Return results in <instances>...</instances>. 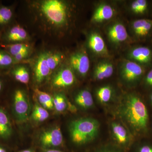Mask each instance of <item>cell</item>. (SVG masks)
Listing matches in <instances>:
<instances>
[{"label": "cell", "mask_w": 152, "mask_h": 152, "mask_svg": "<svg viewBox=\"0 0 152 152\" xmlns=\"http://www.w3.org/2000/svg\"><path fill=\"white\" fill-rule=\"evenodd\" d=\"M32 119L37 123H41L48 119L49 113L46 109L40 105L39 104L36 103L31 115Z\"/></svg>", "instance_id": "obj_19"}, {"label": "cell", "mask_w": 152, "mask_h": 152, "mask_svg": "<svg viewBox=\"0 0 152 152\" xmlns=\"http://www.w3.org/2000/svg\"><path fill=\"white\" fill-rule=\"evenodd\" d=\"M129 59L142 66L152 63V51L148 47L138 46L131 49L128 53Z\"/></svg>", "instance_id": "obj_8"}, {"label": "cell", "mask_w": 152, "mask_h": 152, "mask_svg": "<svg viewBox=\"0 0 152 152\" xmlns=\"http://www.w3.org/2000/svg\"><path fill=\"white\" fill-rule=\"evenodd\" d=\"M13 74L15 79L22 83L27 84L29 81V74L25 67L20 66L16 68L14 71Z\"/></svg>", "instance_id": "obj_22"}, {"label": "cell", "mask_w": 152, "mask_h": 152, "mask_svg": "<svg viewBox=\"0 0 152 152\" xmlns=\"http://www.w3.org/2000/svg\"><path fill=\"white\" fill-rule=\"evenodd\" d=\"M29 50H28L24 51L22 52V53H20L16 55L14 57V59L17 61H21L25 58H26L28 55Z\"/></svg>", "instance_id": "obj_33"}, {"label": "cell", "mask_w": 152, "mask_h": 152, "mask_svg": "<svg viewBox=\"0 0 152 152\" xmlns=\"http://www.w3.org/2000/svg\"><path fill=\"white\" fill-rule=\"evenodd\" d=\"M152 30V20H148V22L137 37L139 38H144L150 34Z\"/></svg>", "instance_id": "obj_29"}, {"label": "cell", "mask_w": 152, "mask_h": 152, "mask_svg": "<svg viewBox=\"0 0 152 152\" xmlns=\"http://www.w3.org/2000/svg\"><path fill=\"white\" fill-rule=\"evenodd\" d=\"M12 133V127L8 114L4 109L0 108V138L7 139Z\"/></svg>", "instance_id": "obj_16"}, {"label": "cell", "mask_w": 152, "mask_h": 152, "mask_svg": "<svg viewBox=\"0 0 152 152\" xmlns=\"http://www.w3.org/2000/svg\"><path fill=\"white\" fill-rule=\"evenodd\" d=\"M96 96L98 101L102 104L108 103L113 96L114 90L110 86H103L96 91Z\"/></svg>", "instance_id": "obj_18"}, {"label": "cell", "mask_w": 152, "mask_h": 152, "mask_svg": "<svg viewBox=\"0 0 152 152\" xmlns=\"http://www.w3.org/2000/svg\"><path fill=\"white\" fill-rule=\"evenodd\" d=\"M75 80V76L72 70L69 68H64L55 75L52 84L55 88H67L72 86Z\"/></svg>", "instance_id": "obj_11"}, {"label": "cell", "mask_w": 152, "mask_h": 152, "mask_svg": "<svg viewBox=\"0 0 152 152\" xmlns=\"http://www.w3.org/2000/svg\"><path fill=\"white\" fill-rule=\"evenodd\" d=\"M62 59L61 55L58 53L48 54L47 61L51 71L54 70L59 66Z\"/></svg>", "instance_id": "obj_25"}, {"label": "cell", "mask_w": 152, "mask_h": 152, "mask_svg": "<svg viewBox=\"0 0 152 152\" xmlns=\"http://www.w3.org/2000/svg\"><path fill=\"white\" fill-rule=\"evenodd\" d=\"M138 152H152V145L145 144L142 145L138 149Z\"/></svg>", "instance_id": "obj_32"}, {"label": "cell", "mask_w": 152, "mask_h": 152, "mask_svg": "<svg viewBox=\"0 0 152 152\" xmlns=\"http://www.w3.org/2000/svg\"><path fill=\"white\" fill-rule=\"evenodd\" d=\"M145 74L143 66L129 60L122 63L120 75L122 81L128 86H135L140 83Z\"/></svg>", "instance_id": "obj_4"}, {"label": "cell", "mask_w": 152, "mask_h": 152, "mask_svg": "<svg viewBox=\"0 0 152 152\" xmlns=\"http://www.w3.org/2000/svg\"><path fill=\"white\" fill-rule=\"evenodd\" d=\"M111 131L115 142L122 148H127L132 142V134L126 127L121 123L112 122Z\"/></svg>", "instance_id": "obj_7"}, {"label": "cell", "mask_w": 152, "mask_h": 152, "mask_svg": "<svg viewBox=\"0 0 152 152\" xmlns=\"http://www.w3.org/2000/svg\"><path fill=\"white\" fill-rule=\"evenodd\" d=\"M13 111L19 122H25L29 118L31 113L29 101L24 92L21 90H17L14 94Z\"/></svg>", "instance_id": "obj_5"}, {"label": "cell", "mask_w": 152, "mask_h": 152, "mask_svg": "<svg viewBox=\"0 0 152 152\" xmlns=\"http://www.w3.org/2000/svg\"><path fill=\"white\" fill-rule=\"evenodd\" d=\"M35 91L40 105L46 110H51L54 108L53 100L50 95L38 89H36Z\"/></svg>", "instance_id": "obj_20"}, {"label": "cell", "mask_w": 152, "mask_h": 152, "mask_svg": "<svg viewBox=\"0 0 152 152\" xmlns=\"http://www.w3.org/2000/svg\"><path fill=\"white\" fill-rule=\"evenodd\" d=\"M48 54H41L38 57L35 66V78L36 82L41 83L50 75L51 70L47 61Z\"/></svg>", "instance_id": "obj_14"}, {"label": "cell", "mask_w": 152, "mask_h": 152, "mask_svg": "<svg viewBox=\"0 0 152 152\" xmlns=\"http://www.w3.org/2000/svg\"><path fill=\"white\" fill-rule=\"evenodd\" d=\"M13 63V58L8 54L0 52V66H8Z\"/></svg>", "instance_id": "obj_30"}, {"label": "cell", "mask_w": 152, "mask_h": 152, "mask_svg": "<svg viewBox=\"0 0 152 152\" xmlns=\"http://www.w3.org/2000/svg\"><path fill=\"white\" fill-rule=\"evenodd\" d=\"M145 86L148 88H152V68L145 76L144 80Z\"/></svg>", "instance_id": "obj_31"}, {"label": "cell", "mask_w": 152, "mask_h": 152, "mask_svg": "<svg viewBox=\"0 0 152 152\" xmlns=\"http://www.w3.org/2000/svg\"><path fill=\"white\" fill-rule=\"evenodd\" d=\"M27 37V33L26 30L20 26H16L12 28L7 36L9 40L13 42L25 40Z\"/></svg>", "instance_id": "obj_21"}, {"label": "cell", "mask_w": 152, "mask_h": 152, "mask_svg": "<svg viewBox=\"0 0 152 152\" xmlns=\"http://www.w3.org/2000/svg\"><path fill=\"white\" fill-rule=\"evenodd\" d=\"M148 19H139L135 20L132 23V29L136 36H137L139 33L146 24Z\"/></svg>", "instance_id": "obj_28"}, {"label": "cell", "mask_w": 152, "mask_h": 152, "mask_svg": "<svg viewBox=\"0 0 152 152\" xmlns=\"http://www.w3.org/2000/svg\"><path fill=\"white\" fill-rule=\"evenodd\" d=\"M71 67L80 76L85 77L89 70L90 61L88 55L83 52H77L71 56Z\"/></svg>", "instance_id": "obj_9"}, {"label": "cell", "mask_w": 152, "mask_h": 152, "mask_svg": "<svg viewBox=\"0 0 152 152\" xmlns=\"http://www.w3.org/2000/svg\"><path fill=\"white\" fill-rule=\"evenodd\" d=\"M42 152H64L59 151V150L55 149H43Z\"/></svg>", "instance_id": "obj_35"}, {"label": "cell", "mask_w": 152, "mask_h": 152, "mask_svg": "<svg viewBox=\"0 0 152 152\" xmlns=\"http://www.w3.org/2000/svg\"><path fill=\"white\" fill-rule=\"evenodd\" d=\"M0 152H8V151L5 148L0 146Z\"/></svg>", "instance_id": "obj_36"}, {"label": "cell", "mask_w": 152, "mask_h": 152, "mask_svg": "<svg viewBox=\"0 0 152 152\" xmlns=\"http://www.w3.org/2000/svg\"><path fill=\"white\" fill-rule=\"evenodd\" d=\"M12 16V12L10 9L7 7L0 8V24L8 23Z\"/></svg>", "instance_id": "obj_27"}, {"label": "cell", "mask_w": 152, "mask_h": 152, "mask_svg": "<svg viewBox=\"0 0 152 152\" xmlns=\"http://www.w3.org/2000/svg\"><path fill=\"white\" fill-rule=\"evenodd\" d=\"M88 45L92 51L96 54L105 56L108 53L103 38L99 33L94 32L90 35Z\"/></svg>", "instance_id": "obj_12"}, {"label": "cell", "mask_w": 152, "mask_h": 152, "mask_svg": "<svg viewBox=\"0 0 152 152\" xmlns=\"http://www.w3.org/2000/svg\"><path fill=\"white\" fill-rule=\"evenodd\" d=\"M19 152H34L33 150L31 149H26L23 150V151H20Z\"/></svg>", "instance_id": "obj_37"}, {"label": "cell", "mask_w": 152, "mask_h": 152, "mask_svg": "<svg viewBox=\"0 0 152 152\" xmlns=\"http://www.w3.org/2000/svg\"><path fill=\"white\" fill-rule=\"evenodd\" d=\"M117 113L133 135H142L148 131L149 115L146 106L138 95H125L118 107Z\"/></svg>", "instance_id": "obj_1"}, {"label": "cell", "mask_w": 152, "mask_h": 152, "mask_svg": "<svg viewBox=\"0 0 152 152\" xmlns=\"http://www.w3.org/2000/svg\"><path fill=\"white\" fill-rule=\"evenodd\" d=\"M107 36L109 40L114 45H118L127 40L129 35L126 29L122 23H114L108 28Z\"/></svg>", "instance_id": "obj_10"}, {"label": "cell", "mask_w": 152, "mask_h": 152, "mask_svg": "<svg viewBox=\"0 0 152 152\" xmlns=\"http://www.w3.org/2000/svg\"><path fill=\"white\" fill-rule=\"evenodd\" d=\"M53 100L54 108L56 111L61 113L67 109L68 101L64 95L57 94L53 98Z\"/></svg>", "instance_id": "obj_23"}, {"label": "cell", "mask_w": 152, "mask_h": 152, "mask_svg": "<svg viewBox=\"0 0 152 152\" xmlns=\"http://www.w3.org/2000/svg\"><path fill=\"white\" fill-rule=\"evenodd\" d=\"M39 142L43 149H54L63 143V136L61 129L58 126L50 128L41 133Z\"/></svg>", "instance_id": "obj_6"}, {"label": "cell", "mask_w": 152, "mask_h": 152, "mask_svg": "<svg viewBox=\"0 0 152 152\" xmlns=\"http://www.w3.org/2000/svg\"><path fill=\"white\" fill-rule=\"evenodd\" d=\"M9 50L10 53L15 56L24 51L29 50V47L26 44L17 43L4 45Z\"/></svg>", "instance_id": "obj_26"}, {"label": "cell", "mask_w": 152, "mask_h": 152, "mask_svg": "<svg viewBox=\"0 0 152 152\" xmlns=\"http://www.w3.org/2000/svg\"><path fill=\"white\" fill-rule=\"evenodd\" d=\"M148 6V1L146 0H136L131 4V9L134 13L142 15L146 12Z\"/></svg>", "instance_id": "obj_24"}, {"label": "cell", "mask_w": 152, "mask_h": 152, "mask_svg": "<svg viewBox=\"0 0 152 152\" xmlns=\"http://www.w3.org/2000/svg\"><path fill=\"white\" fill-rule=\"evenodd\" d=\"M150 100H151V104L152 106V93L151 94V96H150Z\"/></svg>", "instance_id": "obj_38"}, {"label": "cell", "mask_w": 152, "mask_h": 152, "mask_svg": "<svg viewBox=\"0 0 152 152\" xmlns=\"http://www.w3.org/2000/svg\"><path fill=\"white\" fill-rule=\"evenodd\" d=\"M41 12L53 24L64 25L68 18V9L64 2L59 0H46L41 4Z\"/></svg>", "instance_id": "obj_3"}, {"label": "cell", "mask_w": 152, "mask_h": 152, "mask_svg": "<svg viewBox=\"0 0 152 152\" xmlns=\"http://www.w3.org/2000/svg\"><path fill=\"white\" fill-rule=\"evenodd\" d=\"M100 124L92 118H83L70 123L69 131L71 140L75 145L83 146L91 142L97 137Z\"/></svg>", "instance_id": "obj_2"}, {"label": "cell", "mask_w": 152, "mask_h": 152, "mask_svg": "<svg viewBox=\"0 0 152 152\" xmlns=\"http://www.w3.org/2000/svg\"><path fill=\"white\" fill-rule=\"evenodd\" d=\"M2 88V84L1 82L0 81V91H1V89Z\"/></svg>", "instance_id": "obj_39"}, {"label": "cell", "mask_w": 152, "mask_h": 152, "mask_svg": "<svg viewBox=\"0 0 152 152\" xmlns=\"http://www.w3.org/2000/svg\"><path fill=\"white\" fill-rule=\"evenodd\" d=\"M95 152H121V151L116 149L114 148H102L100 149L97 150Z\"/></svg>", "instance_id": "obj_34"}, {"label": "cell", "mask_w": 152, "mask_h": 152, "mask_svg": "<svg viewBox=\"0 0 152 152\" xmlns=\"http://www.w3.org/2000/svg\"><path fill=\"white\" fill-rule=\"evenodd\" d=\"M115 14L113 8L110 5L102 4L97 7L92 17L91 21L95 23H100L109 20Z\"/></svg>", "instance_id": "obj_13"}, {"label": "cell", "mask_w": 152, "mask_h": 152, "mask_svg": "<svg viewBox=\"0 0 152 152\" xmlns=\"http://www.w3.org/2000/svg\"><path fill=\"white\" fill-rule=\"evenodd\" d=\"M113 72V63L109 61H103L95 66L93 77L96 80H102L111 77Z\"/></svg>", "instance_id": "obj_15"}, {"label": "cell", "mask_w": 152, "mask_h": 152, "mask_svg": "<svg viewBox=\"0 0 152 152\" xmlns=\"http://www.w3.org/2000/svg\"><path fill=\"white\" fill-rule=\"evenodd\" d=\"M75 102L77 105L83 109H89L94 104L92 95L88 90H82L76 94Z\"/></svg>", "instance_id": "obj_17"}]
</instances>
